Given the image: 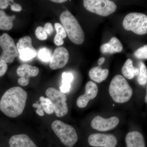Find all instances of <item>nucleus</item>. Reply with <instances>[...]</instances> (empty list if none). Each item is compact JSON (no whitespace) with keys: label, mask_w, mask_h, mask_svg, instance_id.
Listing matches in <instances>:
<instances>
[{"label":"nucleus","mask_w":147,"mask_h":147,"mask_svg":"<svg viewBox=\"0 0 147 147\" xmlns=\"http://www.w3.org/2000/svg\"><path fill=\"white\" fill-rule=\"evenodd\" d=\"M62 26L70 40L76 45H82L85 40L84 31L74 16L66 10L60 16Z\"/></svg>","instance_id":"nucleus-2"},{"label":"nucleus","mask_w":147,"mask_h":147,"mask_svg":"<svg viewBox=\"0 0 147 147\" xmlns=\"http://www.w3.org/2000/svg\"><path fill=\"white\" fill-rule=\"evenodd\" d=\"M55 27L57 34L54 38V42L57 46H61L64 44L63 39L66 37V33L63 27L59 23H55Z\"/></svg>","instance_id":"nucleus-21"},{"label":"nucleus","mask_w":147,"mask_h":147,"mask_svg":"<svg viewBox=\"0 0 147 147\" xmlns=\"http://www.w3.org/2000/svg\"><path fill=\"white\" fill-rule=\"evenodd\" d=\"M72 74L63 72L62 74V85L61 86L60 91L63 93L69 92L71 88V83L73 80Z\"/></svg>","instance_id":"nucleus-22"},{"label":"nucleus","mask_w":147,"mask_h":147,"mask_svg":"<svg viewBox=\"0 0 147 147\" xmlns=\"http://www.w3.org/2000/svg\"><path fill=\"white\" fill-rule=\"evenodd\" d=\"M40 59L45 62H48L50 61L52 55L50 50L47 47L40 48L38 54Z\"/></svg>","instance_id":"nucleus-25"},{"label":"nucleus","mask_w":147,"mask_h":147,"mask_svg":"<svg viewBox=\"0 0 147 147\" xmlns=\"http://www.w3.org/2000/svg\"><path fill=\"white\" fill-rule=\"evenodd\" d=\"M8 69L7 63L0 60V77L5 74Z\"/></svg>","instance_id":"nucleus-28"},{"label":"nucleus","mask_w":147,"mask_h":147,"mask_svg":"<svg viewBox=\"0 0 147 147\" xmlns=\"http://www.w3.org/2000/svg\"><path fill=\"white\" fill-rule=\"evenodd\" d=\"M83 3L87 10L102 16L111 15L117 8L115 3L109 0H84Z\"/></svg>","instance_id":"nucleus-6"},{"label":"nucleus","mask_w":147,"mask_h":147,"mask_svg":"<svg viewBox=\"0 0 147 147\" xmlns=\"http://www.w3.org/2000/svg\"><path fill=\"white\" fill-rule=\"evenodd\" d=\"M109 73L108 69H103L98 66L92 68L90 70L89 75L92 80L98 83H100L107 79Z\"/></svg>","instance_id":"nucleus-18"},{"label":"nucleus","mask_w":147,"mask_h":147,"mask_svg":"<svg viewBox=\"0 0 147 147\" xmlns=\"http://www.w3.org/2000/svg\"><path fill=\"white\" fill-rule=\"evenodd\" d=\"M137 77V81L139 85L144 86L147 82V69L143 62H140V69Z\"/></svg>","instance_id":"nucleus-24"},{"label":"nucleus","mask_w":147,"mask_h":147,"mask_svg":"<svg viewBox=\"0 0 147 147\" xmlns=\"http://www.w3.org/2000/svg\"><path fill=\"white\" fill-rule=\"evenodd\" d=\"M98 88L96 84L90 81L85 87V93L80 96L76 101V104L79 108H85L89 100L93 99L97 96Z\"/></svg>","instance_id":"nucleus-14"},{"label":"nucleus","mask_w":147,"mask_h":147,"mask_svg":"<svg viewBox=\"0 0 147 147\" xmlns=\"http://www.w3.org/2000/svg\"><path fill=\"white\" fill-rule=\"evenodd\" d=\"M33 107L34 108H37L36 110V113L37 115L41 117H43L44 115V112L43 109L40 104L38 103H34L33 104Z\"/></svg>","instance_id":"nucleus-29"},{"label":"nucleus","mask_w":147,"mask_h":147,"mask_svg":"<svg viewBox=\"0 0 147 147\" xmlns=\"http://www.w3.org/2000/svg\"><path fill=\"white\" fill-rule=\"evenodd\" d=\"M10 0H0V9H5L7 8L9 5H11Z\"/></svg>","instance_id":"nucleus-31"},{"label":"nucleus","mask_w":147,"mask_h":147,"mask_svg":"<svg viewBox=\"0 0 147 147\" xmlns=\"http://www.w3.org/2000/svg\"><path fill=\"white\" fill-rule=\"evenodd\" d=\"M40 105L43 109V111L49 115L54 113V105L51 100L48 98H45L43 96H40Z\"/></svg>","instance_id":"nucleus-23"},{"label":"nucleus","mask_w":147,"mask_h":147,"mask_svg":"<svg viewBox=\"0 0 147 147\" xmlns=\"http://www.w3.org/2000/svg\"><path fill=\"white\" fill-rule=\"evenodd\" d=\"M109 94L116 102L124 103L130 100L133 90L122 75H117L112 79L109 88Z\"/></svg>","instance_id":"nucleus-3"},{"label":"nucleus","mask_w":147,"mask_h":147,"mask_svg":"<svg viewBox=\"0 0 147 147\" xmlns=\"http://www.w3.org/2000/svg\"><path fill=\"white\" fill-rule=\"evenodd\" d=\"M16 72L21 77L18 79V84L23 86H26L28 85L30 77H35L38 75L39 70L37 67L24 64L18 67Z\"/></svg>","instance_id":"nucleus-12"},{"label":"nucleus","mask_w":147,"mask_h":147,"mask_svg":"<svg viewBox=\"0 0 147 147\" xmlns=\"http://www.w3.org/2000/svg\"><path fill=\"white\" fill-rule=\"evenodd\" d=\"M52 128L61 142L66 146L73 147L78 141V134L75 129L62 121L57 120L53 121Z\"/></svg>","instance_id":"nucleus-4"},{"label":"nucleus","mask_w":147,"mask_h":147,"mask_svg":"<svg viewBox=\"0 0 147 147\" xmlns=\"http://www.w3.org/2000/svg\"><path fill=\"white\" fill-rule=\"evenodd\" d=\"M11 10L13 11L19 12L22 10V7L20 5L18 4V3H16L13 2V4H11Z\"/></svg>","instance_id":"nucleus-32"},{"label":"nucleus","mask_w":147,"mask_h":147,"mask_svg":"<svg viewBox=\"0 0 147 147\" xmlns=\"http://www.w3.org/2000/svg\"><path fill=\"white\" fill-rule=\"evenodd\" d=\"M47 98L53 102L54 111L57 117H63L67 114L68 108L66 101L67 97L64 93L54 88H48L45 92Z\"/></svg>","instance_id":"nucleus-7"},{"label":"nucleus","mask_w":147,"mask_h":147,"mask_svg":"<svg viewBox=\"0 0 147 147\" xmlns=\"http://www.w3.org/2000/svg\"><path fill=\"white\" fill-rule=\"evenodd\" d=\"M16 18L15 15L9 16L4 11L0 10V30H11L13 26V21Z\"/></svg>","instance_id":"nucleus-20"},{"label":"nucleus","mask_w":147,"mask_h":147,"mask_svg":"<svg viewBox=\"0 0 147 147\" xmlns=\"http://www.w3.org/2000/svg\"><path fill=\"white\" fill-rule=\"evenodd\" d=\"M89 144L96 147H115L117 144L116 137L112 134L94 133L89 137Z\"/></svg>","instance_id":"nucleus-10"},{"label":"nucleus","mask_w":147,"mask_h":147,"mask_svg":"<svg viewBox=\"0 0 147 147\" xmlns=\"http://www.w3.org/2000/svg\"><path fill=\"white\" fill-rule=\"evenodd\" d=\"M10 147H37L28 135L18 134L12 136L9 142Z\"/></svg>","instance_id":"nucleus-15"},{"label":"nucleus","mask_w":147,"mask_h":147,"mask_svg":"<svg viewBox=\"0 0 147 147\" xmlns=\"http://www.w3.org/2000/svg\"><path fill=\"white\" fill-rule=\"evenodd\" d=\"M69 59L68 51L64 47H58L55 49L50 60V67L53 70L63 68Z\"/></svg>","instance_id":"nucleus-11"},{"label":"nucleus","mask_w":147,"mask_h":147,"mask_svg":"<svg viewBox=\"0 0 147 147\" xmlns=\"http://www.w3.org/2000/svg\"><path fill=\"white\" fill-rule=\"evenodd\" d=\"M0 46L3 49L0 60L6 63H12L18 55V50L13 38L7 34H3L0 36Z\"/></svg>","instance_id":"nucleus-8"},{"label":"nucleus","mask_w":147,"mask_h":147,"mask_svg":"<svg viewBox=\"0 0 147 147\" xmlns=\"http://www.w3.org/2000/svg\"><path fill=\"white\" fill-rule=\"evenodd\" d=\"M105 59L104 57H101L99 59L98 61V64L99 66H100V65H102V64L104 63L105 62Z\"/></svg>","instance_id":"nucleus-33"},{"label":"nucleus","mask_w":147,"mask_h":147,"mask_svg":"<svg viewBox=\"0 0 147 147\" xmlns=\"http://www.w3.org/2000/svg\"><path fill=\"white\" fill-rule=\"evenodd\" d=\"M134 55L137 59H147V45L140 47L134 53Z\"/></svg>","instance_id":"nucleus-26"},{"label":"nucleus","mask_w":147,"mask_h":147,"mask_svg":"<svg viewBox=\"0 0 147 147\" xmlns=\"http://www.w3.org/2000/svg\"><path fill=\"white\" fill-rule=\"evenodd\" d=\"M35 35L38 39L41 40H46L47 38V34L44 28L38 27L35 31Z\"/></svg>","instance_id":"nucleus-27"},{"label":"nucleus","mask_w":147,"mask_h":147,"mask_svg":"<svg viewBox=\"0 0 147 147\" xmlns=\"http://www.w3.org/2000/svg\"><path fill=\"white\" fill-rule=\"evenodd\" d=\"M121 71L123 76L128 79H133L139 73V69L134 67L132 60L129 59L125 63L122 68Z\"/></svg>","instance_id":"nucleus-19"},{"label":"nucleus","mask_w":147,"mask_h":147,"mask_svg":"<svg viewBox=\"0 0 147 147\" xmlns=\"http://www.w3.org/2000/svg\"><path fill=\"white\" fill-rule=\"evenodd\" d=\"M147 94H146V98H145V101H146V102H147Z\"/></svg>","instance_id":"nucleus-35"},{"label":"nucleus","mask_w":147,"mask_h":147,"mask_svg":"<svg viewBox=\"0 0 147 147\" xmlns=\"http://www.w3.org/2000/svg\"><path fill=\"white\" fill-rule=\"evenodd\" d=\"M19 57L21 60L28 61L36 57L37 52L34 47L30 37L26 36L21 38L16 45Z\"/></svg>","instance_id":"nucleus-9"},{"label":"nucleus","mask_w":147,"mask_h":147,"mask_svg":"<svg viewBox=\"0 0 147 147\" xmlns=\"http://www.w3.org/2000/svg\"><path fill=\"white\" fill-rule=\"evenodd\" d=\"M119 123V119L116 117L105 119L97 116L91 122L92 127L98 131H105L115 128Z\"/></svg>","instance_id":"nucleus-13"},{"label":"nucleus","mask_w":147,"mask_h":147,"mask_svg":"<svg viewBox=\"0 0 147 147\" xmlns=\"http://www.w3.org/2000/svg\"><path fill=\"white\" fill-rule=\"evenodd\" d=\"M51 1L56 3H63L66 2L67 0H52Z\"/></svg>","instance_id":"nucleus-34"},{"label":"nucleus","mask_w":147,"mask_h":147,"mask_svg":"<svg viewBox=\"0 0 147 147\" xmlns=\"http://www.w3.org/2000/svg\"><path fill=\"white\" fill-rule=\"evenodd\" d=\"M123 47L120 41L115 37L112 38L107 43L101 45L100 50L103 54H114L120 53Z\"/></svg>","instance_id":"nucleus-16"},{"label":"nucleus","mask_w":147,"mask_h":147,"mask_svg":"<svg viewBox=\"0 0 147 147\" xmlns=\"http://www.w3.org/2000/svg\"><path fill=\"white\" fill-rule=\"evenodd\" d=\"M27 98V92L21 87L10 88L1 98L0 110L9 117H16L23 113Z\"/></svg>","instance_id":"nucleus-1"},{"label":"nucleus","mask_w":147,"mask_h":147,"mask_svg":"<svg viewBox=\"0 0 147 147\" xmlns=\"http://www.w3.org/2000/svg\"><path fill=\"white\" fill-rule=\"evenodd\" d=\"M125 142L127 147H146L144 137L139 131L128 133L125 138Z\"/></svg>","instance_id":"nucleus-17"},{"label":"nucleus","mask_w":147,"mask_h":147,"mask_svg":"<svg viewBox=\"0 0 147 147\" xmlns=\"http://www.w3.org/2000/svg\"><path fill=\"white\" fill-rule=\"evenodd\" d=\"M123 26L126 30L131 31L136 34H146L147 16L137 12L129 13L124 18Z\"/></svg>","instance_id":"nucleus-5"},{"label":"nucleus","mask_w":147,"mask_h":147,"mask_svg":"<svg viewBox=\"0 0 147 147\" xmlns=\"http://www.w3.org/2000/svg\"><path fill=\"white\" fill-rule=\"evenodd\" d=\"M43 28L47 34L51 35L54 32V28H53V25L50 23H46Z\"/></svg>","instance_id":"nucleus-30"}]
</instances>
